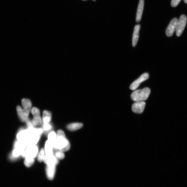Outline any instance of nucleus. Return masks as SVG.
Listing matches in <instances>:
<instances>
[{"label":"nucleus","mask_w":187,"mask_h":187,"mask_svg":"<svg viewBox=\"0 0 187 187\" xmlns=\"http://www.w3.org/2000/svg\"><path fill=\"white\" fill-rule=\"evenodd\" d=\"M17 111L18 117L21 121L27 122L29 121L28 116L25 115L23 109L20 106L17 107Z\"/></svg>","instance_id":"dca6fc26"},{"label":"nucleus","mask_w":187,"mask_h":187,"mask_svg":"<svg viewBox=\"0 0 187 187\" xmlns=\"http://www.w3.org/2000/svg\"><path fill=\"white\" fill-rule=\"evenodd\" d=\"M31 112L33 115V119L32 123L34 126H39L42 123V120L40 116V111L37 108L34 107L32 108Z\"/></svg>","instance_id":"423d86ee"},{"label":"nucleus","mask_w":187,"mask_h":187,"mask_svg":"<svg viewBox=\"0 0 187 187\" xmlns=\"http://www.w3.org/2000/svg\"><path fill=\"white\" fill-rule=\"evenodd\" d=\"M55 156L58 159H62L64 158V154L63 152L60 150L56 152Z\"/></svg>","instance_id":"4be33fe9"},{"label":"nucleus","mask_w":187,"mask_h":187,"mask_svg":"<svg viewBox=\"0 0 187 187\" xmlns=\"http://www.w3.org/2000/svg\"><path fill=\"white\" fill-rule=\"evenodd\" d=\"M44 162L47 165H56L58 163V159L55 156L53 155L50 158H45Z\"/></svg>","instance_id":"6ab92c4d"},{"label":"nucleus","mask_w":187,"mask_h":187,"mask_svg":"<svg viewBox=\"0 0 187 187\" xmlns=\"http://www.w3.org/2000/svg\"><path fill=\"white\" fill-rule=\"evenodd\" d=\"M177 21V18H175L170 21L166 31V34L168 37L172 36L176 31Z\"/></svg>","instance_id":"0eeeda50"},{"label":"nucleus","mask_w":187,"mask_h":187,"mask_svg":"<svg viewBox=\"0 0 187 187\" xmlns=\"http://www.w3.org/2000/svg\"><path fill=\"white\" fill-rule=\"evenodd\" d=\"M56 165H47L46 167V174L49 179L52 180L53 179L56 172Z\"/></svg>","instance_id":"9d476101"},{"label":"nucleus","mask_w":187,"mask_h":187,"mask_svg":"<svg viewBox=\"0 0 187 187\" xmlns=\"http://www.w3.org/2000/svg\"><path fill=\"white\" fill-rule=\"evenodd\" d=\"M181 1V0H172L171 5L172 7H177Z\"/></svg>","instance_id":"b1692460"},{"label":"nucleus","mask_w":187,"mask_h":187,"mask_svg":"<svg viewBox=\"0 0 187 187\" xmlns=\"http://www.w3.org/2000/svg\"><path fill=\"white\" fill-rule=\"evenodd\" d=\"M52 115L50 112L48 111H43V124L49 123L51 120Z\"/></svg>","instance_id":"f3484780"},{"label":"nucleus","mask_w":187,"mask_h":187,"mask_svg":"<svg viewBox=\"0 0 187 187\" xmlns=\"http://www.w3.org/2000/svg\"><path fill=\"white\" fill-rule=\"evenodd\" d=\"M146 104L144 101L135 102L132 106V111L135 113H142L145 109Z\"/></svg>","instance_id":"6e6552de"},{"label":"nucleus","mask_w":187,"mask_h":187,"mask_svg":"<svg viewBox=\"0 0 187 187\" xmlns=\"http://www.w3.org/2000/svg\"><path fill=\"white\" fill-rule=\"evenodd\" d=\"M27 125H28V129L34 128V125L33 123H31V121H28V122H27Z\"/></svg>","instance_id":"a878e982"},{"label":"nucleus","mask_w":187,"mask_h":187,"mask_svg":"<svg viewBox=\"0 0 187 187\" xmlns=\"http://www.w3.org/2000/svg\"><path fill=\"white\" fill-rule=\"evenodd\" d=\"M21 104L23 108V111L25 115L29 116L32 107V103L29 99H24L21 100Z\"/></svg>","instance_id":"1a4fd4ad"},{"label":"nucleus","mask_w":187,"mask_h":187,"mask_svg":"<svg viewBox=\"0 0 187 187\" xmlns=\"http://www.w3.org/2000/svg\"><path fill=\"white\" fill-rule=\"evenodd\" d=\"M57 149L62 152L68 151L70 148L69 141L67 139L64 132L59 130L57 132Z\"/></svg>","instance_id":"f257e3e1"},{"label":"nucleus","mask_w":187,"mask_h":187,"mask_svg":"<svg viewBox=\"0 0 187 187\" xmlns=\"http://www.w3.org/2000/svg\"><path fill=\"white\" fill-rule=\"evenodd\" d=\"M187 18L185 15H181L178 20L177 28H176V34L177 37H180L186 25Z\"/></svg>","instance_id":"7ed1b4c3"},{"label":"nucleus","mask_w":187,"mask_h":187,"mask_svg":"<svg viewBox=\"0 0 187 187\" xmlns=\"http://www.w3.org/2000/svg\"><path fill=\"white\" fill-rule=\"evenodd\" d=\"M45 152L44 149L42 148L40 152L38 155L37 161L40 162H41L44 161L45 158Z\"/></svg>","instance_id":"aec40b11"},{"label":"nucleus","mask_w":187,"mask_h":187,"mask_svg":"<svg viewBox=\"0 0 187 187\" xmlns=\"http://www.w3.org/2000/svg\"><path fill=\"white\" fill-rule=\"evenodd\" d=\"M48 141L52 146L53 148L56 149V134L54 132H51L48 135Z\"/></svg>","instance_id":"4468645a"},{"label":"nucleus","mask_w":187,"mask_h":187,"mask_svg":"<svg viewBox=\"0 0 187 187\" xmlns=\"http://www.w3.org/2000/svg\"><path fill=\"white\" fill-rule=\"evenodd\" d=\"M38 153V149L36 145L29 146L25 150L23 151L21 154L24 158H34Z\"/></svg>","instance_id":"20e7f679"},{"label":"nucleus","mask_w":187,"mask_h":187,"mask_svg":"<svg viewBox=\"0 0 187 187\" xmlns=\"http://www.w3.org/2000/svg\"><path fill=\"white\" fill-rule=\"evenodd\" d=\"M22 150H20L19 149L15 148V150L13 152V155L15 157H18L22 153Z\"/></svg>","instance_id":"5701e85b"},{"label":"nucleus","mask_w":187,"mask_h":187,"mask_svg":"<svg viewBox=\"0 0 187 187\" xmlns=\"http://www.w3.org/2000/svg\"><path fill=\"white\" fill-rule=\"evenodd\" d=\"M149 76H149L148 73L147 72L144 73L138 79L132 83L130 86V89L133 91L136 90L139 87L141 84L148 79Z\"/></svg>","instance_id":"39448f33"},{"label":"nucleus","mask_w":187,"mask_h":187,"mask_svg":"<svg viewBox=\"0 0 187 187\" xmlns=\"http://www.w3.org/2000/svg\"><path fill=\"white\" fill-rule=\"evenodd\" d=\"M93 1H95L96 0H93Z\"/></svg>","instance_id":"cd10ccee"},{"label":"nucleus","mask_w":187,"mask_h":187,"mask_svg":"<svg viewBox=\"0 0 187 187\" xmlns=\"http://www.w3.org/2000/svg\"><path fill=\"white\" fill-rule=\"evenodd\" d=\"M25 158V161H24V164L27 167H30L33 165L34 162V158H29V157Z\"/></svg>","instance_id":"412c9836"},{"label":"nucleus","mask_w":187,"mask_h":187,"mask_svg":"<svg viewBox=\"0 0 187 187\" xmlns=\"http://www.w3.org/2000/svg\"><path fill=\"white\" fill-rule=\"evenodd\" d=\"M51 128H52V126H51V125L49 124V123L43 124V129L44 131H49Z\"/></svg>","instance_id":"393cba45"},{"label":"nucleus","mask_w":187,"mask_h":187,"mask_svg":"<svg viewBox=\"0 0 187 187\" xmlns=\"http://www.w3.org/2000/svg\"><path fill=\"white\" fill-rule=\"evenodd\" d=\"M184 1L185 3H187V0H184Z\"/></svg>","instance_id":"bb28decb"},{"label":"nucleus","mask_w":187,"mask_h":187,"mask_svg":"<svg viewBox=\"0 0 187 187\" xmlns=\"http://www.w3.org/2000/svg\"><path fill=\"white\" fill-rule=\"evenodd\" d=\"M150 92V89L148 88L138 89L133 92L131 95V99L135 102L144 101L148 99Z\"/></svg>","instance_id":"f03ea898"},{"label":"nucleus","mask_w":187,"mask_h":187,"mask_svg":"<svg viewBox=\"0 0 187 187\" xmlns=\"http://www.w3.org/2000/svg\"><path fill=\"white\" fill-rule=\"evenodd\" d=\"M29 135V132L28 130L21 131L18 134L17 138L20 141L24 142H26Z\"/></svg>","instance_id":"2eb2a0df"},{"label":"nucleus","mask_w":187,"mask_h":187,"mask_svg":"<svg viewBox=\"0 0 187 187\" xmlns=\"http://www.w3.org/2000/svg\"><path fill=\"white\" fill-rule=\"evenodd\" d=\"M140 29V25L139 24L135 26L132 40L133 47H134L136 45L139 38V33Z\"/></svg>","instance_id":"9b49d317"},{"label":"nucleus","mask_w":187,"mask_h":187,"mask_svg":"<svg viewBox=\"0 0 187 187\" xmlns=\"http://www.w3.org/2000/svg\"><path fill=\"white\" fill-rule=\"evenodd\" d=\"M83 126V124L82 123H72L68 125L67 128L70 131H75L82 128Z\"/></svg>","instance_id":"a211bd4d"},{"label":"nucleus","mask_w":187,"mask_h":187,"mask_svg":"<svg viewBox=\"0 0 187 187\" xmlns=\"http://www.w3.org/2000/svg\"><path fill=\"white\" fill-rule=\"evenodd\" d=\"M144 5V0H140L136 15V21L137 22H139L141 20Z\"/></svg>","instance_id":"f8f14e48"},{"label":"nucleus","mask_w":187,"mask_h":187,"mask_svg":"<svg viewBox=\"0 0 187 187\" xmlns=\"http://www.w3.org/2000/svg\"><path fill=\"white\" fill-rule=\"evenodd\" d=\"M45 158H48L53 156V147L48 140L45 143Z\"/></svg>","instance_id":"ddd939ff"}]
</instances>
